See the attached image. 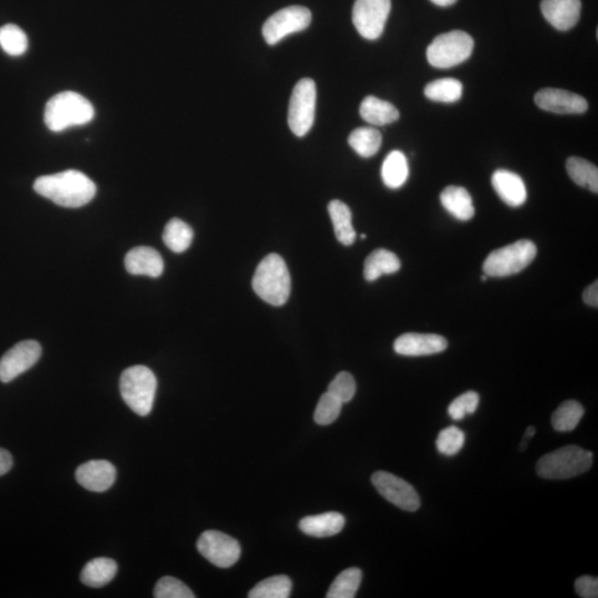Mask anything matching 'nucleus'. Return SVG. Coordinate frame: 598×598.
Masks as SVG:
<instances>
[{
  "instance_id": "obj_1",
  "label": "nucleus",
  "mask_w": 598,
  "mask_h": 598,
  "mask_svg": "<svg viewBox=\"0 0 598 598\" xmlns=\"http://www.w3.org/2000/svg\"><path fill=\"white\" fill-rule=\"evenodd\" d=\"M34 190L57 206L76 208L96 197V187L85 173L68 170L37 178Z\"/></svg>"
},
{
  "instance_id": "obj_2",
  "label": "nucleus",
  "mask_w": 598,
  "mask_h": 598,
  "mask_svg": "<svg viewBox=\"0 0 598 598\" xmlns=\"http://www.w3.org/2000/svg\"><path fill=\"white\" fill-rule=\"evenodd\" d=\"M95 117L94 106L74 91L60 92L51 98L45 109V124L53 132L85 126Z\"/></svg>"
},
{
  "instance_id": "obj_3",
  "label": "nucleus",
  "mask_w": 598,
  "mask_h": 598,
  "mask_svg": "<svg viewBox=\"0 0 598 598\" xmlns=\"http://www.w3.org/2000/svg\"><path fill=\"white\" fill-rule=\"evenodd\" d=\"M253 289L266 303L283 306L290 295V275L285 260L279 254H269L258 266Z\"/></svg>"
},
{
  "instance_id": "obj_4",
  "label": "nucleus",
  "mask_w": 598,
  "mask_h": 598,
  "mask_svg": "<svg viewBox=\"0 0 598 598\" xmlns=\"http://www.w3.org/2000/svg\"><path fill=\"white\" fill-rule=\"evenodd\" d=\"M157 381L146 366H133L124 371L120 391L127 406L141 417L150 415L155 403Z\"/></svg>"
},
{
  "instance_id": "obj_5",
  "label": "nucleus",
  "mask_w": 598,
  "mask_h": 598,
  "mask_svg": "<svg viewBox=\"0 0 598 598\" xmlns=\"http://www.w3.org/2000/svg\"><path fill=\"white\" fill-rule=\"evenodd\" d=\"M593 453L576 446H567L545 454L536 464V472L548 480H565L589 471Z\"/></svg>"
},
{
  "instance_id": "obj_6",
  "label": "nucleus",
  "mask_w": 598,
  "mask_h": 598,
  "mask_svg": "<svg viewBox=\"0 0 598 598\" xmlns=\"http://www.w3.org/2000/svg\"><path fill=\"white\" fill-rule=\"evenodd\" d=\"M538 248L529 239L507 245L493 250L483 263V272L488 278H508L515 275L533 262Z\"/></svg>"
},
{
  "instance_id": "obj_7",
  "label": "nucleus",
  "mask_w": 598,
  "mask_h": 598,
  "mask_svg": "<svg viewBox=\"0 0 598 598\" xmlns=\"http://www.w3.org/2000/svg\"><path fill=\"white\" fill-rule=\"evenodd\" d=\"M473 47L471 35L462 30H453L433 39L427 49V58L432 66L448 69L468 60L472 55Z\"/></svg>"
},
{
  "instance_id": "obj_8",
  "label": "nucleus",
  "mask_w": 598,
  "mask_h": 598,
  "mask_svg": "<svg viewBox=\"0 0 598 598\" xmlns=\"http://www.w3.org/2000/svg\"><path fill=\"white\" fill-rule=\"evenodd\" d=\"M316 85L305 78L299 81L291 94L289 108V126L299 137L308 135L315 121Z\"/></svg>"
},
{
  "instance_id": "obj_9",
  "label": "nucleus",
  "mask_w": 598,
  "mask_h": 598,
  "mask_svg": "<svg viewBox=\"0 0 598 598\" xmlns=\"http://www.w3.org/2000/svg\"><path fill=\"white\" fill-rule=\"evenodd\" d=\"M310 22L311 13L309 8L286 7L266 20L263 25V37L266 43L274 46L291 34L303 32L309 27Z\"/></svg>"
},
{
  "instance_id": "obj_10",
  "label": "nucleus",
  "mask_w": 598,
  "mask_h": 598,
  "mask_svg": "<svg viewBox=\"0 0 598 598\" xmlns=\"http://www.w3.org/2000/svg\"><path fill=\"white\" fill-rule=\"evenodd\" d=\"M390 10L391 0H356L352 23L362 37L376 40L385 30Z\"/></svg>"
},
{
  "instance_id": "obj_11",
  "label": "nucleus",
  "mask_w": 598,
  "mask_h": 598,
  "mask_svg": "<svg viewBox=\"0 0 598 598\" xmlns=\"http://www.w3.org/2000/svg\"><path fill=\"white\" fill-rule=\"evenodd\" d=\"M197 548L199 554L221 569L233 566L241 556L238 542L219 531L204 532L198 540Z\"/></svg>"
},
{
  "instance_id": "obj_12",
  "label": "nucleus",
  "mask_w": 598,
  "mask_h": 598,
  "mask_svg": "<svg viewBox=\"0 0 598 598\" xmlns=\"http://www.w3.org/2000/svg\"><path fill=\"white\" fill-rule=\"evenodd\" d=\"M371 482L381 497L399 509L415 512L421 508V501L415 488L397 475L378 471L372 475Z\"/></svg>"
},
{
  "instance_id": "obj_13",
  "label": "nucleus",
  "mask_w": 598,
  "mask_h": 598,
  "mask_svg": "<svg viewBox=\"0 0 598 598\" xmlns=\"http://www.w3.org/2000/svg\"><path fill=\"white\" fill-rule=\"evenodd\" d=\"M42 356V346L35 340L18 342L0 360V381L10 382L35 366Z\"/></svg>"
},
{
  "instance_id": "obj_14",
  "label": "nucleus",
  "mask_w": 598,
  "mask_h": 598,
  "mask_svg": "<svg viewBox=\"0 0 598 598\" xmlns=\"http://www.w3.org/2000/svg\"><path fill=\"white\" fill-rule=\"evenodd\" d=\"M534 101L542 110L559 115H582L589 108L582 96L562 89L540 90Z\"/></svg>"
},
{
  "instance_id": "obj_15",
  "label": "nucleus",
  "mask_w": 598,
  "mask_h": 598,
  "mask_svg": "<svg viewBox=\"0 0 598 598\" xmlns=\"http://www.w3.org/2000/svg\"><path fill=\"white\" fill-rule=\"evenodd\" d=\"M448 341L437 334H417L408 332L403 334L393 344V350L398 355L421 357L439 354L447 350Z\"/></svg>"
},
{
  "instance_id": "obj_16",
  "label": "nucleus",
  "mask_w": 598,
  "mask_h": 598,
  "mask_svg": "<svg viewBox=\"0 0 598 598\" xmlns=\"http://www.w3.org/2000/svg\"><path fill=\"white\" fill-rule=\"evenodd\" d=\"M117 478L115 465L106 460H91L81 464L76 471V481L94 492H105L114 485Z\"/></svg>"
},
{
  "instance_id": "obj_17",
  "label": "nucleus",
  "mask_w": 598,
  "mask_h": 598,
  "mask_svg": "<svg viewBox=\"0 0 598 598\" xmlns=\"http://www.w3.org/2000/svg\"><path fill=\"white\" fill-rule=\"evenodd\" d=\"M581 0H542L541 12L557 30L566 32L579 23Z\"/></svg>"
},
{
  "instance_id": "obj_18",
  "label": "nucleus",
  "mask_w": 598,
  "mask_h": 598,
  "mask_svg": "<svg viewBox=\"0 0 598 598\" xmlns=\"http://www.w3.org/2000/svg\"><path fill=\"white\" fill-rule=\"evenodd\" d=\"M126 269L132 275L158 278L165 269V262L155 248L139 247L130 250L125 259Z\"/></svg>"
},
{
  "instance_id": "obj_19",
  "label": "nucleus",
  "mask_w": 598,
  "mask_h": 598,
  "mask_svg": "<svg viewBox=\"0 0 598 598\" xmlns=\"http://www.w3.org/2000/svg\"><path fill=\"white\" fill-rule=\"evenodd\" d=\"M492 186L500 198L511 208L523 206L528 198L524 181L516 173L508 170L495 171Z\"/></svg>"
},
{
  "instance_id": "obj_20",
  "label": "nucleus",
  "mask_w": 598,
  "mask_h": 598,
  "mask_svg": "<svg viewBox=\"0 0 598 598\" xmlns=\"http://www.w3.org/2000/svg\"><path fill=\"white\" fill-rule=\"evenodd\" d=\"M345 523L344 515L339 512H327L306 516L300 520L299 529L303 533L314 536V538H329V536L340 533Z\"/></svg>"
},
{
  "instance_id": "obj_21",
  "label": "nucleus",
  "mask_w": 598,
  "mask_h": 598,
  "mask_svg": "<svg viewBox=\"0 0 598 598\" xmlns=\"http://www.w3.org/2000/svg\"><path fill=\"white\" fill-rule=\"evenodd\" d=\"M442 207L459 221H469L474 217L475 209L470 193L461 187H448L441 196Z\"/></svg>"
},
{
  "instance_id": "obj_22",
  "label": "nucleus",
  "mask_w": 598,
  "mask_h": 598,
  "mask_svg": "<svg viewBox=\"0 0 598 598\" xmlns=\"http://www.w3.org/2000/svg\"><path fill=\"white\" fill-rule=\"evenodd\" d=\"M360 116L372 126L390 125L399 119V111L390 102L368 96L360 105Z\"/></svg>"
},
{
  "instance_id": "obj_23",
  "label": "nucleus",
  "mask_w": 598,
  "mask_h": 598,
  "mask_svg": "<svg viewBox=\"0 0 598 598\" xmlns=\"http://www.w3.org/2000/svg\"><path fill=\"white\" fill-rule=\"evenodd\" d=\"M401 268L400 259L388 249H376L366 258L364 276L368 282H375L382 275H391Z\"/></svg>"
},
{
  "instance_id": "obj_24",
  "label": "nucleus",
  "mask_w": 598,
  "mask_h": 598,
  "mask_svg": "<svg viewBox=\"0 0 598 598\" xmlns=\"http://www.w3.org/2000/svg\"><path fill=\"white\" fill-rule=\"evenodd\" d=\"M117 572V564L114 560L108 559V557H98L86 564L81 572L80 579L85 585L99 589V587L109 584L115 579Z\"/></svg>"
},
{
  "instance_id": "obj_25",
  "label": "nucleus",
  "mask_w": 598,
  "mask_h": 598,
  "mask_svg": "<svg viewBox=\"0 0 598 598\" xmlns=\"http://www.w3.org/2000/svg\"><path fill=\"white\" fill-rule=\"evenodd\" d=\"M329 212L337 239L345 247H350L356 239L350 208L340 199H334L329 203Z\"/></svg>"
},
{
  "instance_id": "obj_26",
  "label": "nucleus",
  "mask_w": 598,
  "mask_h": 598,
  "mask_svg": "<svg viewBox=\"0 0 598 598\" xmlns=\"http://www.w3.org/2000/svg\"><path fill=\"white\" fill-rule=\"evenodd\" d=\"M381 177L385 186L396 190L405 184L409 177V166L401 151H391L385 158L381 167Z\"/></svg>"
},
{
  "instance_id": "obj_27",
  "label": "nucleus",
  "mask_w": 598,
  "mask_h": 598,
  "mask_svg": "<svg viewBox=\"0 0 598 598\" xmlns=\"http://www.w3.org/2000/svg\"><path fill=\"white\" fill-rule=\"evenodd\" d=\"M349 143L357 155L362 157H371L380 151L382 137L381 133L375 127H357L356 130L350 133Z\"/></svg>"
},
{
  "instance_id": "obj_28",
  "label": "nucleus",
  "mask_w": 598,
  "mask_h": 598,
  "mask_svg": "<svg viewBox=\"0 0 598 598\" xmlns=\"http://www.w3.org/2000/svg\"><path fill=\"white\" fill-rule=\"evenodd\" d=\"M193 237L194 233L190 225L180 218H172L163 232V242L172 252L180 254L191 247Z\"/></svg>"
},
{
  "instance_id": "obj_29",
  "label": "nucleus",
  "mask_w": 598,
  "mask_h": 598,
  "mask_svg": "<svg viewBox=\"0 0 598 598\" xmlns=\"http://www.w3.org/2000/svg\"><path fill=\"white\" fill-rule=\"evenodd\" d=\"M566 170L577 186L589 188L593 193L598 192L597 167L584 158L572 157L566 162Z\"/></svg>"
},
{
  "instance_id": "obj_30",
  "label": "nucleus",
  "mask_w": 598,
  "mask_h": 598,
  "mask_svg": "<svg viewBox=\"0 0 598 598\" xmlns=\"http://www.w3.org/2000/svg\"><path fill=\"white\" fill-rule=\"evenodd\" d=\"M584 412V408L580 402L567 400L554 411L551 419L552 426L559 432L573 431L579 426Z\"/></svg>"
},
{
  "instance_id": "obj_31",
  "label": "nucleus",
  "mask_w": 598,
  "mask_h": 598,
  "mask_svg": "<svg viewBox=\"0 0 598 598\" xmlns=\"http://www.w3.org/2000/svg\"><path fill=\"white\" fill-rule=\"evenodd\" d=\"M463 86L459 80L444 78L432 81L424 88V96L429 100L453 104L461 99Z\"/></svg>"
},
{
  "instance_id": "obj_32",
  "label": "nucleus",
  "mask_w": 598,
  "mask_h": 598,
  "mask_svg": "<svg viewBox=\"0 0 598 598\" xmlns=\"http://www.w3.org/2000/svg\"><path fill=\"white\" fill-rule=\"evenodd\" d=\"M362 573L357 567H350L336 577L329 587V598H354L361 584Z\"/></svg>"
},
{
  "instance_id": "obj_33",
  "label": "nucleus",
  "mask_w": 598,
  "mask_h": 598,
  "mask_svg": "<svg viewBox=\"0 0 598 598\" xmlns=\"http://www.w3.org/2000/svg\"><path fill=\"white\" fill-rule=\"evenodd\" d=\"M291 581L289 576L276 575L269 577L249 592V598H288L290 596Z\"/></svg>"
},
{
  "instance_id": "obj_34",
  "label": "nucleus",
  "mask_w": 598,
  "mask_h": 598,
  "mask_svg": "<svg viewBox=\"0 0 598 598\" xmlns=\"http://www.w3.org/2000/svg\"><path fill=\"white\" fill-rule=\"evenodd\" d=\"M0 47L9 56L18 57L28 49L27 35L16 25H5L0 28Z\"/></svg>"
},
{
  "instance_id": "obj_35",
  "label": "nucleus",
  "mask_w": 598,
  "mask_h": 598,
  "mask_svg": "<svg viewBox=\"0 0 598 598\" xmlns=\"http://www.w3.org/2000/svg\"><path fill=\"white\" fill-rule=\"evenodd\" d=\"M342 405L344 403L327 391L317 403L314 413L315 422L319 426H329V424L335 422L340 415Z\"/></svg>"
},
{
  "instance_id": "obj_36",
  "label": "nucleus",
  "mask_w": 598,
  "mask_h": 598,
  "mask_svg": "<svg viewBox=\"0 0 598 598\" xmlns=\"http://www.w3.org/2000/svg\"><path fill=\"white\" fill-rule=\"evenodd\" d=\"M465 436L461 429L456 426H450L439 433L436 446L438 451L443 456L452 457L454 454L461 451L464 446Z\"/></svg>"
},
{
  "instance_id": "obj_37",
  "label": "nucleus",
  "mask_w": 598,
  "mask_h": 598,
  "mask_svg": "<svg viewBox=\"0 0 598 598\" xmlns=\"http://www.w3.org/2000/svg\"><path fill=\"white\" fill-rule=\"evenodd\" d=\"M480 396L478 392L467 391L454 399L448 408L449 416L453 421H460L465 416L473 415L479 407Z\"/></svg>"
},
{
  "instance_id": "obj_38",
  "label": "nucleus",
  "mask_w": 598,
  "mask_h": 598,
  "mask_svg": "<svg viewBox=\"0 0 598 598\" xmlns=\"http://www.w3.org/2000/svg\"><path fill=\"white\" fill-rule=\"evenodd\" d=\"M157 598H194L196 595L180 580L172 576L162 577L157 583L155 589Z\"/></svg>"
},
{
  "instance_id": "obj_39",
  "label": "nucleus",
  "mask_w": 598,
  "mask_h": 598,
  "mask_svg": "<svg viewBox=\"0 0 598 598\" xmlns=\"http://www.w3.org/2000/svg\"><path fill=\"white\" fill-rule=\"evenodd\" d=\"M356 381L350 372L342 371L330 382L329 392L342 403L350 402L356 395Z\"/></svg>"
},
{
  "instance_id": "obj_40",
  "label": "nucleus",
  "mask_w": 598,
  "mask_h": 598,
  "mask_svg": "<svg viewBox=\"0 0 598 598\" xmlns=\"http://www.w3.org/2000/svg\"><path fill=\"white\" fill-rule=\"evenodd\" d=\"M575 591L583 598H596L598 597V580L589 575L581 576L575 582Z\"/></svg>"
},
{
  "instance_id": "obj_41",
  "label": "nucleus",
  "mask_w": 598,
  "mask_h": 598,
  "mask_svg": "<svg viewBox=\"0 0 598 598\" xmlns=\"http://www.w3.org/2000/svg\"><path fill=\"white\" fill-rule=\"evenodd\" d=\"M583 300L584 303L592 306V308H597L598 306V283L595 280L594 283L589 286L583 293Z\"/></svg>"
},
{
  "instance_id": "obj_42",
  "label": "nucleus",
  "mask_w": 598,
  "mask_h": 598,
  "mask_svg": "<svg viewBox=\"0 0 598 598\" xmlns=\"http://www.w3.org/2000/svg\"><path fill=\"white\" fill-rule=\"evenodd\" d=\"M13 467V457L7 450L0 449V477L6 474Z\"/></svg>"
},
{
  "instance_id": "obj_43",
  "label": "nucleus",
  "mask_w": 598,
  "mask_h": 598,
  "mask_svg": "<svg viewBox=\"0 0 598 598\" xmlns=\"http://www.w3.org/2000/svg\"><path fill=\"white\" fill-rule=\"evenodd\" d=\"M431 3L434 5H437V6L441 7H448L451 6L454 3L457 2V0H431Z\"/></svg>"
},
{
  "instance_id": "obj_44",
  "label": "nucleus",
  "mask_w": 598,
  "mask_h": 598,
  "mask_svg": "<svg viewBox=\"0 0 598 598\" xmlns=\"http://www.w3.org/2000/svg\"><path fill=\"white\" fill-rule=\"evenodd\" d=\"M534 434H535V428L531 426L528 428V431H526L525 438L534 437Z\"/></svg>"
},
{
  "instance_id": "obj_45",
  "label": "nucleus",
  "mask_w": 598,
  "mask_h": 598,
  "mask_svg": "<svg viewBox=\"0 0 598 598\" xmlns=\"http://www.w3.org/2000/svg\"><path fill=\"white\" fill-rule=\"evenodd\" d=\"M481 279L483 280V282H485V280L488 279V276L484 274V275L482 276Z\"/></svg>"
},
{
  "instance_id": "obj_46",
  "label": "nucleus",
  "mask_w": 598,
  "mask_h": 598,
  "mask_svg": "<svg viewBox=\"0 0 598 598\" xmlns=\"http://www.w3.org/2000/svg\"><path fill=\"white\" fill-rule=\"evenodd\" d=\"M366 238H367V237H366L365 234H362V235H361V238H362V239H365Z\"/></svg>"
}]
</instances>
